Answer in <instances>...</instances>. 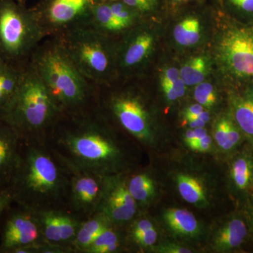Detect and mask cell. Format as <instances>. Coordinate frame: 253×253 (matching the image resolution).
I'll return each mask as SVG.
<instances>
[{
    "label": "cell",
    "instance_id": "obj_11",
    "mask_svg": "<svg viewBox=\"0 0 253 253\" xmlns=\"http://www.w3.org/2000/svg\"><path fill=\"white\" fill-rule=\"evenodd\" d=\"M156 44V35L144 20L126 32L116 42L118 73H134L148 63Z\"/></svg>",
    "mask_w": 253,
    "mask_h": 253
},
{
    "label": "cell",
    "instance_id": "obj_21",
    "mask_svg": "<svg viewBox=\"0 0 253 253\" xmlns=\"http://www.w3.org/2000/svg\"><path fill=\"white\" fill-rule=\"evenodd\" d=\"M26 64H14L0 59V111L17 89Z\"/></svg>",
    "mask_w": 253,
    "mask_h": 253
},
{
    "label": "cell",
    "instance_id": "obj_14",
    "mask_svg": "<svg viewBox=\"0 0 253 253\" xmlns=\"http://www.w3.org/2000/svg\"><path fill=\"white\" fill-rule=\"evenodd\" d=\"M97 212L104 214L114 225H126L136 217L137 205L121 174L104 176L103 191Z\"/></svg>",
    "mask_w": 253,
    "mask_h": 253
},
{
    "label": "cell",
    "instance_id": "obj_41",
    "mask_svg": "<svg viewBox=\"0 0 253 253\" xmlns=\"http://www.w3.org/2000/svg\"><path fill=\"white\" fill-rule=\"evenodd\" d=\"M251 200V204H250L249 208L247 209V217L248 225H249V232L253 235V199Z\"/></svg>",
    "mask_w": 253,
    "mask_h": 253
},
{
    "label": "cell",
    "instance_id": "obj_4",
    "mask_svg": "<svg viewBox=\"0 0 253 253\" xmlns=\"http://www.w3.org/2000/svg\"><path fill=\"white\" fill-rule=\"evenodd\" d=\"M38 73L27 63L17 89L0 111V119L23 141H44L48 131L62 116Z\"/></svg>",
    "mask_w": 253,
    "mask_h": 253
},
{
    "label": "cell",
    "instance_id": "obj_37",
    "mask_svg": "<svg viewBox=\"0 0 253 253\" xmlns=\"http://www.w3.org/2000/svg\"><path fill=\"white\" fill-rule=\"evenodd\" d=\"M204 110V106L202 105L198 104L191 105L186 110L185 114L186 121H191V120L194 119L197 117Z\"/></svg>",
    "mask_w": 253,
    "mask_h": 253
},
{
    "label": "cell",
    "instance_id": "obj_2",
    "mask_svg": "<svg viewBox=\"0 0 253 253\" xmlns=\"http://www.w3.org/2000/svg\"><path fill=\"white\" fill-rule=\"evenodd\" d=\"M70 171L44 141H23L6 189L16 206L41 211L67 208Z\"/></svg>",
    "mask_w": 253,
    "mask_h": 253
},
{
    "label": "cell",
    "instance_id": "obj_42",
    "mask_svg": "<svg viewBox=\"0 0 253 253\" xmlns=\"http://www.w3.org/2000/svg\"><path fill=\"white\" fill-rule=\"evenodd\" d=\"M189 124V126L191 129H195V128L204 127L206 126V123L203 121L200 118H195V119L191 120V121H186Z\"/></svg>",
    "mask_w": 253,
    "mask_h": 253
},
{
    "label": "cell",
    "instance_id": "obj_6",
    "mask_svg": "<svg viewBox=\"0 0 253 253\" xmlns=\"http://www.w3.org/2000/svg\"><path fill=\"white\" fill-rule=\"evenodd\" d=\"M59 41L88 81L106 83L118 74L116 42L89 26L59 36Z\"/></svg>",
    "mask_w": 253,
    "mask_h": 253
},
{
    "label": "cell",
    "instance_id": "obj_15",
    "mask_svg": "<svg viewBox=\"0 0 253 253\" xmlns=\"http://www.w3.org/2000/svg\"><path fill=\"white\" fill-rule=\"evenodd\" d=\"M35 212L44 243L73 247L78 228L84 219L67 208H48Z\"/></svg>",
    "mask_w": 253,
    "mask_h": 253
},
{
    "label": "cell",
    "instance_id": "obj_8",
    "mask_svg": "<svg viewBox=\"0 0 253 253\" xmlns=\"http://www.w3.org/2000/svg\"><path fill=\"white\" fill-rule=\"evenodd\" d=\"M97 0H41L35 7L46 36H61L74 28L86 26Z\"/></svg>",
    "mask_w": 253,
    "mask_h": 253
},
{
    "label": "cell",
    "instance_id": "obj_33",
    "mask_svg": "<svg viewBox=\"0 0 253 253\" xmlns=\"http://www.w3.org/2000/svg\"><path fill=\"white\" fill-rule=\"evenodd\" d=\"M156 240L157 231L153 227L145 232L134 244L139 248H149L154 246Z\"/></svg>",
    "mask_w": 253,
    "mask_h": 253
},
{
    "label": "cell",
    "instance_id": "obj_40",
    "mask_svg": "<svg viewBox=\"0 0 253 253\" xmlns=\"http://www.w3.org/2000/svg\"><path fill=\"white\" fill-rule=\"evenodd\" d=\"M161 86H162L163 91H164L168 100L175 101L176 99H178L177 96H176V93L174 92V89H172L170 84L161 83Z\"/></svg>",
    "mask_w": 253,
    "mask_h": 253
},
{
    "label": "cell",
    "instance_id": "obj_24",
    "mask_svg": "<svg viewBox=\"0 0 253 253\" xmlns=\"http://www.w3.org/2000/svg\"><path fill=\"white\" fill-rule=\"evenodd\" d=\"M253 161L249 154H243L234 159L231 167V179L234 189L238 192L245 193L249 196Z\"/></svg>",
    "mask_w": 253,
    "mask_h": 253
},
{
    "label": "cell",
    "instance_id": "obj_36",
    "mask_svg": "<svg viewBox=\"0 0 253 253\" xmlns=\"http://www.w3.org/2000/svg\"><path fill=\"white\" fill-rule=\"evenodd\" d=\"M179 78H180L179 70L175 67H169L163 71L162 76H161V83L172 84Z\"/></svg>",
    "mask_w": 253,
    "mask_h": 253
},
{
    "label": "cell",
    "instance_id": "obj_10",
    "mask_svg": "<svg viewBox=\"0 0 253 253\" xmlns=\"http://www.w3.org/2000/svg\"><path fill=\"white\" fill-rule=\"evenodd\" d=\"M42 244L44 241L36 213L18 206L14 209L11 207L0 230V253H15L21 248Z\"/></svg>",
    "mask_w": 253,
    "mask_h": 253
},
{
    "label": "cell",
    "instance_id": "obj_20",
    "mask_svg": "<svg viewBox=\"0 0 253 253\" xmlns=\"http://www.w3.org/2000/svg\"><path fill=\"white\" fill-rule=\"evenodd\" d=\"M247 221L239 217H233L218 232L215 246L218 251H232L240 247L249 232Z\"/></svg>",
    "mask_w": 253,
    "mask_h": 253
},
{
    "label": "cell",
    "instance_id": "obj_32",
    "mask_svg": "<svg viewBox=\"0 0 253 253\" xmlns=\"http://www.w3.org/2000/svg\"><path fill=\"white\" fill-rule=\"evenodd\" d=\"M14 204L11 194L6 188L0 186V222L4 221L5 216Z\"/></svg>",
    "mask_w": 253,
    "mask_h": 253
},
{
    "label": "cell",
    "instance_id": "obj_27",
    "mask_svg": "<svg viewBox=\"0 0 253 253\" xmlns=\"http://www.w3.org/2000/svg\"><path fill=\"white\" fill-rule=\"evenodd\" d=\"M118 226L111 224L94 240L84 253H113L121 247V233L116 229Z\"/></svg>",
    "mask_w": 253,
    "mask_h": 253
},
{
    "label": "cell",
    "instance_id": "obj_45",
    "mask_svg": "<svg viewBox=\"0 0 253 253\" xmlns=\"http://www.w3.org/2000/svg\"><path fill=\"white\" fill-rule=\"evenodd\" d=\"M18 2L21 3V4H26V1L28 0H16Z\"/></svg>",
    "mask_w": 253,
    "mask_h": 253
},
{
    "label": "cell",
    "instance_id": "obj_5",
    "mask_svg": "<svg viewBox=\"0 0 253 253\" xmlns=\"http://www.w3.org/2000/svg\"><path fill=\"white\" fill-rule=\"evenodd\" d=\"M222 13L215 41L221 77L230 89L253 85V21L243 22Z\"/></svg>",
    "mask_w": 253,
    "mask_h": 253
},
{
    "label": "cell",
    "instance_id": "obj_17",
    "mask_svg": "<svg viewBox=\"0 0 253 253\" xmlns=\"http://www.w3.org/2000/svg\"><path fill=\"white\" fill-rule=\"evenodd\" d=\"M23 140L16 131L0 119V186L7 187L18 161Z\"/></svg>",
    "mask_w": 253,
    "mask_h": 253
},
{
    "label": "cell",
    "instance_id": "obj_28",
    "mask_svg": "<svg viewBox=\"0 0 253 253\" xmlns=\"http://www.w3.org/2000/svg\"><path fill=\"white\" fill-rule=\"evenodd\" d=\"M220 9L230 17L243 21H253V0H217Z\"/></svg>",
    "mask_w": 253,
    "mask_h": 253
},
{
    "label": "cell",
    "instance_id": "obj_9",
    "mask_svg": "<svg viewBox=\"0 0 253 253\" xmlns=\"http://www.w3.org/2000/svg\"><path fill=\"white\" fill-rule=\"evenodd\" d=\"M96 111L109 113L129 135L142 142L151 140L149 114L140 98L129 93L112 95L109 99L96 100Z\"/></svg>",
    "mask_w": 253,
    "mask_h": 253
},
{
    "label": "cell",
    "instance_id": "obj_31",
    "mask_svg": "<svg viewBox=\"0 0 253 253\" xmlns=\"http://www.w3.org/2000/svg\"><path fill=\"white\" fill-rule=\"evenodd\" d=\"M194 98L199 104L205 107H211L217 101V94L214 86L207 82L199 83L194 89Z\"/></svg>",
    "mask_w": 253,
    "mask_h": 253
},
{
    "label": "cell",
    "instance_id": "obj_22",
    "mask_svg": "<svg viewBox=\"0 0 253 253\" xmlns=\"http://www.w3.org/2000/svg\"><path fill=\"white\" fill-rule=\"evenodd\" d=\"M243 135L244 134L233 119L231 113L218 121L214 137L221 149L225 151H232L239 146Z\"/></svg>",
    "mask_w": 253,
    "mask_h": 253
},
{
    "label": "cell",
    "instance_id": "obj_25",
    "mask_svg": "<svg viewBox=\"0 0 253 253\" xmlns=\"http://www.w3.org/2000/svg\"><path fill=\"white\" fill-rule=\"evenodd\" d=\"M126 186L131 196L136 201L137 207L139 204H146L154 196V181L145 173L131 174L126 178Z\"/></svg>",
    "mask_w": 253,
    "mask_h": 253
},
{
    "label": "cell",
    "instance_id": "obj_7",
    "mask_svg": "<svg viewBox=\"0 0 253 253\" xmlns=\"http://www.w3.org/2000/svg\"><path fill=\"white\" fill-rule=\"evenodd\" d=\"M44 36L33 9L16 0H0V54L3 59L26 64Z\"/></svg>",
    "mask_w": 253,
    "mask_h": 253
},
{
    "label": "cell",
    "instance_id": "obj_29",
    "mask_svg": "<svg viewBox=\"0 0 253 253\" xmlns=\"http://www.w3.org/2000/svg\"><path fill=\"white\" fill-rule=\"evenodd\" d=\"M179 194L186 202L198 204L206 201L204 190L199 181L186 175H179L177 178Z\"/></svg>",
    "mask_w": 253,
    "mask_h": 253
},
{
    "label": "cell",
    "instance_id": "obj_39",
    "mask_svg": "<svg viewBox=\"0 0 253 253\" xmlns=\"http://www.w3.org/2000/svg\"><path fill=\"white\" fill-rule=\"evenodd\" d=\"M161 252L169 253H190L191 251L189 249H184V248L179 247L174 245H169L163 247L161 249Z\"/></svg>",
    "mask_w": 253,
    "mask_h": 253
},
{
    "label": "cell",
    "instance_id": "obj_3",
    "mask_svg": "<svg viewBox=\"0 0 253 253\" xmlns=\"http://www.w3.org/2000/svg\"><path fill=\"white\" fill-rule=\"evenodd\" d=\"M31 65L63 115L81 116L94 111L96 94L58 39L32 54Z\"/></svg>",
    "mask_w": 253,
    "mask_h": 253
},
{
    "label": "cell",
    "instance_id": "obj_26",
    "mask_svg": "<svg viewBox=\"0 0 253 253\" xmlns=\"http://www.w3.org/2000/svg\"><path fill=\"white\" fill-rule=\"evenodd\" d=\"M207 59L196 56L188 60L179 70L180 78L186 86H196L206 79L209 69Z\"/></svg>",
    "mask_w": 253,
    "mask_h": 253
},
{
    "label": "cell",
    "instance_id": "obj_13",
    "mask_svg": "<svg viewBox=\"0 0 253 253\" xmlns=\"http://www.w3.org/2000/svg\"><path fill=\"white\" fill-rule=\"evenodd\" d=\"M140 14L120 0H97L86 26L104 36H123L144 20Z\"/></svg>",
    "mask_w": 253,
    "mask_h": 253
},
{
    "label": "cell",
    "instance_id": "obj_30",
    "mask_svg": "<svg viewBox=\"0 0 253 253\" xmlns=\"http://www.w3.org/2000/svg\"><path fill=\"white\" fill-rule=\"evenodd\" d=\"M137 11L144 18L157 12L164 5V0H120Z\"/></svg>",
    "mask_w": 253,
    "mask_h": 253
},
{
    "label": "cell",
    "instance_id": "obj_19",
    "mask_svg": "<svg viewBox=\"0 0 253 253\" xmlns=\"http://www.w3.org/2000/svg\"><path fill=\"white\" fill-rule=\"evenodd\" d=\"M111 224L107 217L100 212L83 219L72 245L76 253H84L99 234Z\"/></svg>",
    "mask_w": 253,
    "mask_h": 253
},
{
    "label": "cell",
    "instance_id": "obj_46",
    "mask_svg": "<svg viewBox=\"0 0 253 253\" xmlns=\"http://www.w3.org/2000/svg\"><path fill=\"white\" fill-rule=\"evenodd\" d=\"M1 54H0V59H1Z\"/></svg>",
    "mask_w": 253,
    "mask_h": 253
},
{
    "label": "cell",
    "instance_id": "obj_16",
    "mask_svg": "<svg viewBox=\"0 0 253 253\" xmlns=\"http://www.w3.org/2000/svg\"><path fill=\"white\" fill-rule=\"evenodd\" d=\"M184 11L176 21L173 28L172 36L178 46L191 48L197 46L204 36V14L206 7L202 2L196 3V6H188L181 8Z\"/></svg>",
    "mask_w": 253,
    "mask_h": 253
},
{
    "label": "cell",
    "instance_id": "obj_23",
    "mask_svg": "<svg viewBox=\"0 0 253 253\" xmlns=\"http://www.w3.org/2000/svg\"><path fill=\"white\" fill-rule=\"evenodd\" d=\"M165 219L170 229L181 235L193 236L199 232L198 221L187 210H168L165 214Z\"/></svg>",
    "mask_w": 253,
    "mask_h": 253
},
{
    "label": "cell",
    "instance_id": "obj_34",
    "mask_svg": "<svg viewBox=\"0 0 253 253\" xmlns=\"http://www.w3.org/2000/svg\"><path fill=\"white\" fill-rule=\"evenodd\" d=\"M204 0H164V6L168 9L176 11L187 5L203 2Z\"/></svg>",
    "mask_w": 253,
    "mask_h": 253
},
{
    "label": "cell",
    "instance_id": "obj_38",
    "mask_svg": "<svg viewBox=\"0 0 253 253\" xmlns=\"http://www.w3.org/2000/svg\"><path fill=\"white\" fill-rule=\"evenodd\" d=\"M168 84H169V83H168ZM170 84L178 98L182 97L184 94H185L186 84H184V82L182 81L181 78L176 80V81H174V83H172V84Z\"/></svg>",
    "mask_w": 253,
    "mask_h": 253
},
{
    "label": "cell",
    "instance_id": "obj_35",
    "mask_svg": "<svg viewBox=\"0 0 253 253\" xmlns=\"http://www.w3.org/2000/svg\"><path fill=\"white\" fill-rule=\"evenodd\" d=\"M212 143V139L208 134L201 139H198L191 142V144L188 145L191 149L196 150V151H201V152H205L210 149Z\"/></svg>",
    "mask_w": 253,
    "mask_h": 253
},
{
    "label": "cell",
    "instance_id": "obj_1",
    "mask_svg": "<svg viewBox=\"0 0 253 253\" xmlns=\"http://www.w3.org/2000/svg\"><path fill=\"white\" fill-rule=\"evenodd\" d=\"M44 141L71 167L104 176L120 174L123 167L122 147L107 120L96 109L81 116L62 115Z\"/></svg>",
    "mask_w": 253,
    "mask_h": 253
},
{
    "label": "cell",
    "instance_id": "obj_12",
    "mask_svg": "<svg viewBox=\"0 0 253 253\" xmlns=\"http://www.w3.org/2000/svg\"><path fill=\"white\" fill-rule=\"evenodd\" d=\"M66 166L70 171L67 209L85 219L97 212L102 195L104 176Z\"/></svg>",
    "mask_w": 253,
    "mask_h": 253
},
{
    "label": "cell",
    "instance_id": "obj_43",
    "mask_svg": "<svg viewBox=\"0 0 253 253\" xmlns=\"http://www.w3.org/2000/svg\"><path fill=\"white\" fill-rule=\"evenodd\" d=\"M194 129V141L198 140V139H201V138L204 137L205 136L207 135V131H206L204 127L195 128V129ZM190 144H191V143H190Z\"/></svg>",
    "mask_w": 253,
    "mask_h": 253
},
{
    "label": "cell",
    "instance_id": "obj_44",
    "mask_svg": "<svg viewBox=\"0 0 253 253\" xmlns=\"http://www.w3.org/2000/svg\"><path fill=\"white\" fill-rule=\"evenodd\" d=\"M249 198L250 199H253V161L252 168V176H251V186H250L249 189Z\"/></svg>",
    "mask_w": 253,
    "mask_h": 253
},
{
    "label": "cell",
    "instance_id": "obj_18",
    "mask_svg": "<svg viewBox=\"0 0 253 253\" xmlns=\"http://www.w3.org/2000/svg\"><path fill=\"white\" fill-rule=\"evenodd\" d=\"M230 89L231 116L253 145V85Z\"/></svg>",
    "mask_w": 253,
    "mask_h": 253
}]
</instances>
